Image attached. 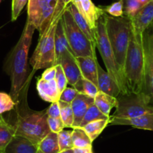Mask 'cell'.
Returning <instances> with one entry per match:
<instances>
[{
	"label": "cell",
	"instance_id": "19",
	"mask_svg": "<svg viewBox=\"0 0 153 153\" xmlns=\"http://www.w3.org/2000/svg\"><path fill=\"white\" fill-rule=\"evenodd\" d=\"M68 50H71V48L66 38L64 26H63L62 18L61 17L57 23L55 31V51L56 65H58L61 56Z\"/></svg>",
	"mask_w": 153,
	"mask_h": 153
},
{
	"label": "cell",
	"instance_id": "22",
	"mask_svg": "<svg viewBox=\"0 0 153 153\" xmlns=\"http://www.w3.org/2000/svg\"><path fill=\"white\" fill-rule=\"evenodd\" d=\"M14 136L13 126L7 123L3 118L0 121V153H5L7 146Z\"/></svg>",
	"mask_w": 153,
	"mask_h": 153
},
{
	"label": "cell",
	"instance_id": "17",
	"mask_svg": "<svg viewBox=\"0 0 153 153\" xmlns=\"http://www.w3.org/2000/svg\"><path fill=\"white\" fill-rule=\"evenodd\" d=\"M37 90L39 96L47 102L53 103L59 101L60 95L55 79L47 81L42 77L39 78L37 82Z\"/></svg>",
	"mask_w": 153,
	"mask_h": 153
},
{
	"label": "cell",
	"instance_id": "32",
	"mask_svg": "<svg viewBox=\"0 0 153 153\" xmlns=\"http://www.w3.org/2000/svg\"><path fill=\"white\" fill-rule=\"evenodd\" d=\"M125 14L128 18H132L143 5L138 0H125Z\"/></svg>",
	"mask_w": 153,
	"mask_h": 153
},
{
	"label": "cell",
	"instance_id": "36",
	"mask_svg": "<svg viewBox=\"0 0 153 153\" xmlns=\"http://www.w3.org/2000/svg\"><path fill=\"white\" fill-rule=\"evenodd\" d=\"M78 93L77 90H76L74 87H66V89L60 95L59 101L71 104Z\"/></svg>",
	"mask_w": 153,
	"mask_h": 153
},
{
	"label": "cell",
	"instance_id": "28",
	"mask_svg": "<svg viewBox=\"0 0 153 153\" xmlns=\"http://www.w3.org/2000/svg\"><path fill=\"white\" fill-rule=\"evenodd\" d=\"M60 108V117L64 123L65 128H71L74 124V113L71 104L59 101Z\"/></svg>",
	"mask_w": 153,
	"mask_h": 153
},
{
	"label": "cell",
	"instance_id": "21",
	"mask_svg": "<svg viewBox=\"0 0 153 153\" xmlns=\"http://www.w3.org/2000/svg\"><path fill=\"white\" fill-rule=\"evenodd\" d=\"M94 104L101 113L107 117H110L111 110L117 105V98L99 91L94 98Z\"/></svg>",
	"mask_w": 153,
	"mask_h": 153
},
{
	"label": "cell",
	"instance_id": "9",
	"mask_svg": "<svg viewBox=\"0 0 153 153\" xmlns=\"http://www.w3.org/2000/svg\"><path fill=\"white\" fill-rule=\"evenodd\" d=\"M143 47L145 53L143 93L148 95L153 105V54L149 35L146 30L143 33Z\"/></svg>",
	"mask_w": 153,
	"mask_h": 153
},
{
	"label": "cell",
	"instance_id": "42",
	"mask_svg": "<svg viewBox=\"0 0 153 153\" xmlns=\"http://www.w3.org/2000/svg\"><path fill=\"white\" fill-rule=\"evenodd\" d=\"M45 1H46L47 4H48L51 8H53V9L55 10V8L56 6L57 1H58V0H45Z\"/></svg>",
	"mask_w": 153,
	"mask_h": 153
},
{
	"label": "cell",
	"instance_id": "11",
	"mask_svg": "<svg viewBox=\"0 0 153 153\" xmlns=\"http://www.w3.org/2000/svg\"><path fill=\"white\" fill-rule=\"evenodd\" d=\"M58 65L62 68L68 84L74 86L83 77L80 68L76 62V57L72 53L71 51H65L60 57Z\"/></svg>",
	"mask_w": 153,
	"mask_h": 153
},
{
	"label": "cell",
	"instance_id": "8",
	"mask_svg": "<svg viewBox=\"0 0 153 153\" xmlns=\"http://www.w3.org/2000/svg\"><path fill=\"white\" fill-rule=\"evenodd\" d=\"M57 23H51L46 32L39 36L38 45L30 59L34 70L48 68L56 65L55 51V31Z\"/></svg>",
	"mask_w": 153,
	"mask_h": 153
},
{
	"label": "cell",
	"instance_id": "23",
	"mask_svg": "<svg viewBox=\"0 0 153 153\" xmlns=\"http://www.w3.org/2000/svg\"><path fill=\"white\" fill-rule=\"evenodd\" d=\"M38 149L44 153H59L60 152L58 134L50 132L38 144Z\"/></svg>",
	"mask_w": 153,
	"mask_h": 153
},
{
	"label": "cell",
	"instance_id": "20",
	"mask_svg": "<svg viewBox=\"0 0 153 153\" xmlns=\"http://www.w3.org/2000/svg\"><path fill=\"white\" fill-rule=\"evenodd\" d=\"M68 10L70 11V12L71 13L74 20L76 25H77L78 27L81 29L82 32L84 33V35H86V38L89 39V41L91 42V44H92L94 47L96 48L95 30H93V29H92L89 27L88 23H86L85 19L82 17V15L80 14L78 10L76 9V8L74 6V5L71 3L70 5L68 6Z\"/></svg>",
	"mask_w": 153,
	"mask_h": 153
},
{
	"label": "cell",
	"instance_id": "31",
	"mask_svg": "<svg viewBox=\"0 0 153 153\" xmlns=\"http://www.w3.org/2000/svg\"><path fill=\"white\" fill-rule=\"evenodd\" d=\"M15 101L11 95L5 92H0V115L5 112L11 111L14 108Z\"/></svg>",
	"mask_w": 153,
	"mask_h": 153
},
{
	"label": "cell",
	"instance_id": "16",
	"mask_svg": "<svg viewBox=\"0 0 153 153\" xmlns=\"http://www.w3.org/2000/svg\"><path fill=\"white\" fill-rule=\"evenodd\" d=\"M76 60L80 68L82 76L98 86V61L96 57H76Z\"/></svg>",
	"mask_w": 153,
	"mask_h": 153
},
{
	"label": "cell",
	"instance_id": "39",
	"mask_svg": "<svg viewBox=\"0 0 153 153\" xmlns=\"http://www.w3.org/2000/svg\"><path fill=\"white\" fill-rule=\"evenodd\" d=\"M56 71V66H53V67L46 68V70L42 74V78L44 79L45 80H47V81L53 80V79H55Z\"/></svg>",
	"mask_w": 153,
	"mask_h": 153
},
{
	"label": "cell",
	"instance_id": "43",
	"mask_svg": "<svg viewBox=\"0 0 153 153\" xmlns=\"http://www.w3.org/2000/svg\"><path fill=\"white\" fill-rule=\"evenodd\" d=\"M59 153H74L73 149H66L64 150V151H61Z\"/></svg>",
	"mask_w": 153,
	"mask_h": 153
},
{
	"label": "cell",
	"instance_id": "45",
	"mask_svg": "<svg viewBox=\"0 0 153 153\" xmlns=\"http://www.w3.org/2000/svg\"><path fill=\"white\" fill-rule=\"evenodd\" d=\"M2 119H3V117H2V115H0V121H1V120H2Z\"/></svg>",
	"mask_w": 153,
	"mask_h": 153
},
{
	"label": "cell",
	"instance_id": "40",
	"mask_svg": "<svg viewBox=\"0 0 153 153\" xmlns=\"http://www.w3.org/2000/svg\"><path fill=\"white\" fill-rule=\"evenodd\" d=\"M74 153H93L92 147L89 148H74Z\"/></svg>",
	"mask_w": 153,
	"mask_h": 153
},
{
	"label": "cell",
	"instance_id": "2",
	"mask_svg": "<svg viewBox=\"0 0 153 153\" xmlns=\"http://www.w3.org/2000/svg\"><path fill=\"white\" fill-rule=\"evenodd\" d=\"M144 72L143 34L137 35L131 29L124 69L126 83L131 93L139 94L143 92Z\"/></svg>",
	"mask_w": 153,
	"mask_h": 153
},
{
	"label": "cell",
	"instance_id": "15",
	"mask_svg": "<svg viewBox=\"0 0 153 153\" xmlns=\"http://www.w3.org/2000/svg\"><path fill=\"white\" fill-rule=\"evenodd\" d=\"M97 69H98V87L99 91L110 96L117 98L121 94V91L118 85L113 80L110 74L101 68L98 62H97Z\"/></svg>",
	"mask_w": 153,
	"mask_h": 153
},
{
	"label": "cell",
	"instance_id": "30",
	"mask_svg": "<svg viewBox=\"0 0 153 153\" xmlns=\"http://www.w3.org/2000/svg\"><path fill=\"white\" fill-rule=\"evenodd\" d=\"M102 9L104 12L113 17H123L124 15V0H118Z\"/></svg>",
	"mask_w": 153,
	"mask_h": 153
},
{
	"label": "cell",
	"instance_id": "41",
	"mask_svg": "<svg viewBox=\"0 0 153 153\" xmlns=\"http://www.w3.org/2000/svg\"><path fill=\"white\" fill-rule=\"evenodd\" d=\"M147 32H148L149 35L150 42H151V45H152V54H153V22L152 23V24L150 25L149 27L146 29Z\"/></svg>",
	"mask_w": 153,
	"mask_h": 153
},
{
	"label": "cell",
	"instance_id": "38",
	"mask_svg": "<svg viewBox=\"0 0 153 153\" xmlns=\"http://www.w3.org/2000/svg\"><path fill=\"white\" fill-rule=\"evenodd\" d=\"M48 117L51 118H61L60 117V108L59 101L51 103L49 108L47 110Z\"/></svg>",
	"mask_w": 153,
	"mask_h": 153
},
{
	"label": "cell",
	"instance_id": "14",
	"mask_svg": "<svg viewBox=\"0 0 153 153\" xmlns=\"http://www.w3.org/2000/svg\"><path fill=\"white\" fill-rule=\"evenodd\" d=\"M94 104V98H89L83 94L78 93L71 103L74 113V124L72 128H79L88 108Z\"/></svg>",
	"mask_w": 153,
	"mask_h": 153
},
{
	"label": "cell",
	"instance_id": "25",
	"mask_svg": "<svg viewBox=\"0 0 153 153\" xmlns=\"http://www.w3.org/2000/svg\"><path fill=\"white\" fill-rule=\"evenodd\" d=\"M71 139L74 148L92 147V141L82 128H74L71 132ZM73 148V149H74Z\"/></svg>",
	"mask_w": 153,
	"mask_h": 153
},
{
	"label": "cell",
	"instance_id": "5",
	"mask_svg": "<svg viewBox=\"0 0 153 153\" xmlns=\"http://www.w3.org/2000/svg\"><path fill=\"white\" fill-rule=\"evenodd\" d=\"M47 110L19 115L15 125L13 126L16 136L26 138L35 145L51 132L48 122Z\"/></svg>",
	"mask_w": 153,
	"mask_h": 153
},
{
	"label": "cell",
	"instance_id": "35",
	"mask_svg": "<svg viewBox=\"0 0 153 153\" xmlns=\"http://www.w3.org/2000/svg\"><path fill=\"white\" fill-rule=\"evenodd\" d=\"M29 2V0H12L11 5V20L14 21L18 18L25 5Z\"/></svg>",
	"mask_w": 153,
	"mask_h": 153
},
{
	"label": "cell",
	"instance_id": "24",
	"mask_svg": "<svg viewBox=\"0 0 153 153\" xmlns=\"http://www.w3.org/2000/svg\"><path fill=\"white\" fill-rule=\"evenodd\" d=\"M110 119L108 120H97L95 121L90 122L87 125L83 126L82 128L84 130L86 134L93 142L102 133L104 129L107 127L110 122Z\"/></svg>",
	"mask_w": 153,
	"mask_h": 153
},
{
	"label": "cell",
	"instance_id": "29",
	"mask_svg": "<svg viewBox=\"0 0 153 153\" xmlns=\"http://www.w3.org/2000/svg\"><path fill=\"white\" fill-rule=\"evenodd\" d=\"M72 131L62 130L58 133V141L60 152L74 148L71 139Z\"/></svg>",
	"mask_w": 153,
	"mask_h": 153
},
{
	"label": "cell",
	"instance_id": "34",
	"mask_svg": "<svg viewBox=\"0 0 153 153\" xmlns=\"http://www.w3.org/2000/svg\"><path fill=\"white\" fill-rule=\"evenodd\" d=\"M56 71L55 80L56 82L59 93V95H61L62 92L66 89V86L68 84L67 78H66L64 71H63L62 68L60 65H56Z\"/></svg>",
	"mask_w": 153,
	"mask_h": 153
},
{
	"label": "cell",
	"instance_id": "44",
	"mask_svg": "<svg viewBox=\"0 0 153 153\" xmlns=\"http://www.w3.org/2000/svg\"><path fill=\"white\" fill-rule=\"evenodd\" d=\"M37 153H44V152H42V151H41V150H40V149H38V152H37Z\"/></svg>",
	"mask_w": 153,
	"mask_h": 153
},
{
	"label": "cell",
	"instance_id": "3",
	"mask_svg": "<svg viewBox=\"0 0 153 153\" xmlns=\"http://www.w3.org/2000/svg\"><path fill=\"white\" fill-rule=\"evenodd\" d=\"M104 17L107 36L115 59L124 74L125 62L131 32V20L126 15L115 17L106 13L104 14Z\"/></svg>",
	"mask_w": 153,
	"mask_h": 153
},
{
	"label": "cell",
	"instance_id": "6",
	"mask_svg": "<svg viewBox=\"0 0 153 153\" xmlns=\"http://www.w3.org/2000/svg\"><path fill=\"white\" fill-rule=\"evenodd\" d=\"M63 26L72 53L75 57L95 58V47L91 44L81 29L75 23L71 13L66 8L62 14Z\"/></svg>",
	"mask_w": 153,
	"mask_h": 153
},
{
	"label": "cell",
	"instance_id": "26",
	"mask_svg": "<svg viewBox=\"0 0 153 153\" xmlns=\"http://www.w3.org/2000/svg\"><path fill=\"white\" fill-rule=\"evenodd\" d=\"M74 88L77 90L79 93L83 94V95L92 98H95V97L99 92V89L98 88V86H95L92 82L89 81L83 77H82L76 83Z\"/></svg>",
	"mask_w": 153,
	"mask_h": 153
},
{
	"label": "cell",
	"instance_id": "37",
	"mask_svg": "<svg viewBox=\"0 0 153 153\" xmlns=\"http://www.w3.org/2000/svg\"><path fill=\"white\" fill-rule=\"evenodd\" d=\"M48 125H49L50 130L51 132L54 133H59L62 130H64V123L61 118H51L48 117Z\"/></svg>",
	"mask_w": 153,
	"mask_h": 153
},
{
	"label": "cell",
	"instance_id": "1",
	"mask_svg": "<svg viewBox=\"0 0 153 153\" xmlns=\"http://www.w3.org/2000/svg\"><path fill=\"white\" fill-rule=\"evenodd\" d=\"M35 29L32 23L26 22L18 42L5 63V71L9 74L11 81L10 95L15 102L18 100L28 78V53Z\"/></svg>",
	"mask_w": 153,
	"mask_h": 153
},
{
	"label": "cell",
	"instance_id": "10",
	"mask_svg": "<svg viewBox=\"0 0 153 153\" xmlns=\"http://www.w3.org/2000/svg\"><path fill=\"white\" fill-rule=\"evenodd\" d=\"M71 3L78 10L89 27L95 30L98 20L104 14L102 8L95 6L92 0H72Z\"/></svg>",
	"mask_w": 153,
	"mask_h": 153
},
{
	"label": "cell",
	"instance_id": "18",
	"mask_svg": "<svg viewBox=\"0 0 153 153\" xmlns=\"http://www.w3.org/2000/svg\"><path fill=\"white\" fill-rule=\"evenodd\" d=\"M38 151V145L26 138L15 135L7 146L5 153H37Z\"/></svg>",
	"mask_w": 153,
	"mask_h": 153
},
{
	"label": "cell",
	"instance_id": "7",
	"mask_svg": "<svg viewBox=\"0 0 153 153\" xmlns=\"http://www.w3.org/2000/svg\"><path fill=\"white\" fill-rule=\"evenodd\" d=\"M117 98L116 110L111 117L130 119L148 113H153V105L151 99L143 92L120 95Z\"/></svg>",
	"mask_w": 153,
	"mask_h": 153
},
{
	"label": "cell",
	"instance_id": "33",
	"mask_svg": "<svg viewBox=\"0 0 153 153\" xmlns=\"http://www.w3.org/2000/svg\"><path fill=\"white\" fill-rule=\"evenodd\" d=\"M72 0H58L57 1L56 6L54 10L53 14L51 23H57L59 20L62 17V14L66 8L71 3Z\"/></svg>",
	"mask_w": 153,
	"mask_h": 153
},
{
	"label": "cell",
	"instance_id": "12",
	"mask_svg": "<svg viewBox=\"0 0 153 153\" xmlns=\"http://www.w3.org/2000/svg\"><path fill=\"white\" fill-rule=\"evenodd\" d=\"M131 29L137 35H143L153 22V0L144 5L134 17L129 18Z\"/></svg>",
	"mask_w": 153,
	"mask_h": 153
},
{
	"label": "cell",
	"instance_id": "27",
	"mask_svg": "<svg viewBox=\"0 0 153 153\" xmlns=\"http://www.w3.org/2000/svg\"><path fill=\"white\" fill-rule=\"evenodd\" d=\"M110 117H107L103 113H101L99 110V109L95 106V104H92L90 107L88 108L87 111L85 113L84 117H83V120L80 125L79 128H83L86 125L90 122L95 121L97 120H108Z\"/></svg>",
	"mask_w": 153,
	"mask_h": 153
},
{
	"label": "cell",
	"instance_id": "4",
	"mask_svg": "<svg viewBox=\"0 0 153 153\" xmlns=\"http://www.w3.org/2000/svg\"><path fill=\"white\" fill-rule=\"evenodd\" d=\"M95 38H96V48H98L102 57L103 62L107 68V72L118 85L121 91L120 95L130 94L131 92L127 86L125 75L121 71L116 61L113 49L109 42L107 30H106L104 14L100 17L97 23L96 29H95Z\"/></svg>",
	"mask_w": 153,
	"mask_h": 153
},
{
	"label": "cell",
	"instance_id": "13",
	"mask_svg": "<svg viewBox=\"0 0 153 153\" xmlns=\"http://www.w3.org/2000/svg\"><path fill=\"white\" fill-rule=\"evenodd\" d=\"M109 124L114 126H131L137 128L153 131V113H148L140 117L130 119L110 117Z\"/></svg>",
	"mask_w": 153,
	"mask_h": 153
}]
</instances>
